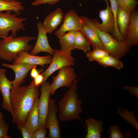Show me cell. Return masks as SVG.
<instances>
[{
  "instance_id": "18",
  "label": "cell",
  "mask_w": 138,
  "mask_h": 138,
  "mask_svg": "<svg viewBox=\"0 0 138 138\" xmlns=\"http://www.w3.org/2000/svg\"><path fill=\"white\" fill-rule=\"evenodd\" d=\"M132 12L118 6L116 16L117 26L119 32L124 40Z\"/></svg>"
},
{
  "instance_id": "6",
  "label": "cell",
  "mask_w": 138,
  "mask_h": 138,
  "mask_svg": "<svg viewBox=\"0 0 138 138\" xmlns=\"http://www.w3.org/2000/svg\"><path fill=\"white\" fill-rule=\"evenodd\" d=\"M53 55L50 65L41 73L44 77L43 83L46 82L48 77L56 71L64 67L72 66L75 64V60L72 55V52L55 49Z\"/></svg>"
},
{
  "instance_id": "23",
  "label": "cell",
  "mask_w": 138,
  "mask_h": 138,
  "mask_svg": "<svg viewBox=\"0 0 138 138\" xmlns=\"http://www.w3.org/2000/svg\"><path fill=\"white\" fill-rule=\"evenodd\" d=\"M24 9L23 6L19 1L0 0V12L4 11H13L17 15H19L21 14V11Z\"/></svg>"
},
{
  "instance_id": "12",
  "label": "cell",
  "mask_w": 138,
  "mask_h": 138,
  "mask_svg": "<svg viewBox=\"0 0 138 138\" xmlns=\"http://www.w3.org/2000/svg\"><path fill=\"white\" fill-rule=\"evenodd\" d=\"M38 29V35L36 43L32 49L30 54L36 55L41 52L48 53L51 55H53L54 49L50 45L48 39L47 34L41 22L39 21L36 24Z\"/></svg>"
},
{
  "instance_id": "4",
  "label": "cell",
  "mask_w": 138,
  "mask_h": 138,
  "mask_svg": "<svg viewBox=\"0 0 138 138\" xmlns=\"http://www.w3.org/2000/svg\"><path fill=\"white\" fill-rule=\"evenodd\" d=\"M81 18L86 21L97 33L103 48L109 54L118 59L125 55L130 50L131 46L126 41H120L111 34L98 29L91 19L86 16H81Z\"/></svg>"
},
{
  "instance_id": "11",
  "label": "cell",
  "mask_w": 138,
  "mask_h": 138,
  "mask_svg": "<svg viewBox=\"0 0 138 138\" xmlns=\"http://www.w3.org/2000/svg\"><path fill=\"white\" fill-rule=\"evenodd\" d=\"M100 1V0H98ZM106 3V8L99 11V16L102 22L100 23L96 19H91L96 26L99 29L108 33L113 34L115 28L114 17L108 0H104Z\"/></svg>"
},
{
  "instance_id": "22",
  "label": "cell",
  "mask_w": 138,
  "mask_h": 138,
  "mask_svg": "<svg viewBox=\"0 0 138 138\" xmlns=\"http://www.w3.org/2000/svg\"><path fill=\"white\" fill-rule=\"evenodd\" d=\"M75 31H70L65 33L59 38L60 49L68 52L74 50Z\"/></svg>"
},
{
  "instance_id": "26",
  "label": "cell",
  "mask_w": 138,
  "mask_h": 138,
  "mask_svg": "<svg viewBox=\"0 0 138 138\" xmlns=\"http://www.w3.org/2000/svg\"><path fill=\"white\" fill-rule=\"evenodd\" d=\"M97 62L105 67H112L121 70L123 67V63L119 59L109 54L103 57Z\"/></svg>"
},
{
  "instance_id": "38",
  "label": "cell",
  "mask_w": 138,
  "mask_h": 138,
  "mask_svg": "<svg viewBox=\"0 0 138 138\" xmlns=\"http://www.w3.org/2000/svg\"><path fill=\"white\" fill-rule=\"evenodd\" d=\"M4 0L6 1H10L11 0Z\"/></svg>"
},
{
  "instance_id": "10",
  "label": "cell",
  "mask_w": 138,
  "mask_h": 138,
  "mask_svg": "<svg viewBox=\"0 0 138 138\" xmlns=\"http://www.w3.org/2000/svg\"><path fill=\"white\" fill-rule=\"evenodd\" d=\"M50 85L49 83L47 81L41 85V93L40 98H39L38 102L39 115L38 128L47 129L45 122L48 111L50 95Z\"/></svg>"
},
{
  "instance_id": "32",
  "label": "cell",
  "mask_w": 138,
  "mask_h": 138,
  "mask_svg": "<svg viewBox=\"0 0 138 138\" xmlns=\"http://www.w3.org/2000/svg\"><path fill=\"white\" fill-rule=\"evenodd\" d=\"M17 124L18 129L21 132L23 138H33V133L24 125Z\"/></svg>"
},
{
  "instance_id": "2",
  "label": "cell",
  "mask_w": 138,
  "mask_h": 138,
  "mask_svg": "<svg viewBox=\"0 0 138 138\" xmlns=\"http://www.w3.org/2000/svg\"><path fill=\"white\" fill-rule=\"evenodd\" d=\"M78 80L76 79L74 80L58 103L59 118L62 122L75 120L81 121L79 115L83 110L82 99H78L79 95L76 92Z\"/></svg>"
},
{
  "instance_id": "14",
  "label": "cell",
  "mask_w": 138,
  "mask_h": 138,
  "mask_svg": "<svg viewBox=\"0 0 138 138\" xmlns=\"http://www.w3.org/2000/svg\"><path fill=\"white\" fill-rule=\"evenodd\" d=\"M51 58L50 55L39 56L31 54L27 51H22L19 54L13 64L26 63L33 65H39L43 67L45 65L50 64Z\"/></svg>"
},
{
  "instance_id": "24",
  "label": "cell",
  "mask_w": 138,
  "mask_h": 138,
  "mask_svg": "<svg viewBox=\"0 0 138 138\" xmlns=\"http://www.w3.org/2000/svg\"><path fill=\"white\" fill-rule=\"evenodd\" d=\"M91 45L89 41L80 31H75V49L82 50L84 53H87L90 50Z\"/></svg>"
},
{
  "instance_id": "7",
  "label": "cell",
  "mask_w": 138,
  "mask_h": 138,
  "mask_svg": "<svg viewBox=\"0 0 138 138\" xmlns=\"http://www.w3.org/2000/svg\"><path fill=\"white\" fill-rule=\"evenodd\" d=\"M76 77L72 66H65L60 69L57 74L52 77L53 81L50 85V95H53L55 91L60 87L70 88Z\"/></svg>"
},
{
  "instance_id": "1",
  "label": "cell",
  "mask_w": 138,
  "mask_h": 138,
  "mask_svg": "<svg viewBox=\"0 0 138 138\" xmlns=\"http://www.w3.org/2000/svg\"><path fill=\"white\" fill-rule=\"evenodd\" d=\"M39 95V87L33 79L28 86H12L10 101L13 110L12 122L24 125L27 116Z\"/></svg>"
},
{
  "instance_id": "3",
  "label": "cell",
  "mask_w": 138,
  "mask_h": 138,
  "mask_svg": "<svg viewBox=\"0 0 138 138\" xmlns=\"http://www.w3.org/2000/svg\"><path fill=\"white\" fill-rule=\"evenodd\" d=\"M37 39L36 37L26 36L18 37L10 36L3 39L0 41V59L13 62L20 52L31 50L33 46L29 45V42Z\"/></svg>"
},
{
  "instance_id": "36",
  "label": "cell",
  "mask_w": 138,
  "mask_h": 138,
  "mask_svg": "<svg viewBox=\"0 0 138 138\" xmlns=\"http://www.w3.org/2000/svg\"><path fill=\"white\" fill-rule=\"evenodd\" d=\"M37 66L36 65H34L31 70L30 75L31 77L33 79L35 78L40 74L41 71L43 70L42 69H37L36 68Z\"/></svg>"
},
{
  "instance_id": "29",
  "label": "cell",
  "mask_w": 138,
  "mask_h": 138,
  "mask_svg": "<svg viewBox=\"0 0 138 138\" xmlns=\"http://www.w3.org/2000/svg\"><path fill=\"white\" fill-rule=\"evenodd\" d=\"M118 6L125 8L131 12L135 9L138 1L136 0H116Z\"/></svg>"
},
{
  "instance_id": "21",
  "label": "cell",
  "mask_w": 138,
  "mask_h": 138,
  "mask_svg": "<svg viewBox=\"0 0 138 138\" xmlns=\"http://www.w3.org/2000/svg\"><path fill=\"white\" fill-rule=\"evenodd\" d=\"M38 100V98L36 100L32 108L27 116L24 124V125L33 133L39 126Z\"/></svg>"
},
{
  "instance_id": "31",
  "label": "cell",
  "mask_w": 138,
  "mask_h": 138,
  "mask_svg": "<svg viewBox=\"0 0 138 138\" xmlns=\"http://www.w3.org/2000/svg\"><path fill=\"white\" fill-rule=\"evenodd\" d=\"M110 138H123L124 135L121 132L120 128L117 125L110 126L108 132Z\"/></svg>"
},
{
  "instance_id": "15",
  "label": "cell",
  "mask_w": 138,
  "mask_h": 138,
  "mask_svg": "<svg viewBox=\"0 0 138 138\" xmlns=\"http://www.w3.org/2000/svg\"><path fill=\"white\" fill-rule=\"evenodd\" d=\"M2 65L4 67L11 69L14 72L15 78L12 81L13 87L20 86L25 82L28 73L34 66L26 63L11 64L3 63Z\"/></svg>"
},
{
  "instance_id": "30",
  "label": "cell",
  "mask_w": 138,
  "mask_h": 138,
  "mask_svg": "<svg viewBox=\"0 0 138 138\" xmlns=\"http://www.w3.org/2000/svg\"><path fill=\"white\" fill-rule=\"evenodd\" d=\"M9 127L4 120L2 113L0 111V138H11L7 134Z\"/></svg>"
},
{
  "instance_id": "33",
  "label": "cell",
  "mask_w": 138,
  "mask_h": 138,
  "mask_svg": "<svg viewBox=\"0 0 138 138\" xmlns=\"http://www.w3.org/2000/svg\"><path fill=\"white\" fill-rule=\"evenodd\" d=\"M47 132L46 129L38 128L33 133V138H45Z\"/></svg>"
},
{
  "instance_id": "17",
  "label": "cell",
  "mask_w": 138,
  "mask_h": 138,
  "mask_svg": "<svg viewBox=\"0 0 138 138\" xmlns=\"http://www.w3.org/2000/svg\"><path fill=\"white\" fill-rule=\"evenodd\" d=\"M124 40L131 46L138 44V12L136 9L131 12Z\"/></svg>"
},
{
  "instance_id": "34",
  "label": "cell",
  "mask_w": 138,
  "mask_h": 138,
  "mask_svg": "<svg viewBox=\"0 0 138 138\" xmlns=\"http://www.w3.org/2000/svg\"><path fill=\"white\" fill-rule=\"evenodd\" d=\"M60 0H36L31 3L32 5L36 6L43 4L47 3L53 5L57 3Z\"/></svg>"
},
{
  "instance_id": "8",
  "label": "cell",
  "mask_w": 138,
  "mask_h": 138,
  "mask_svg": "<svg viewBox=\"0 0 138 138\" xmlns=\"http://www.w3.org/2000/svg\"><path fill=\"white\" fill-rule=\"evenodd\" d=\"M54 99L50 98L48 109L45 120L46 129L49 131L48 137L61 138V130L59 121L57 117V106Z\"/></svg>"
},
{
  "instance_id": "35",
  "label": "cell",
  "mask_w": 138,
  "mask_h": 138,
  "mask_svg": "<svg viewBox=\"0 0 138 138\" xmlns=\"http://www.w3.org/2000/svg\"><path fill=\"white\" fill-rule=\"evenodd\" d=\"M123 88L126 90L129 94L132 96L135 97L138 99V87L128 85L124 86Z\"/></svg>"
},
{
  "instance_id": "5",
  "label": "cell",
  "mask_w": 138,
  "mask_h": 138,
  "mask_svg": "<svg viewBox=\"0 0 138 138\" xmlns=\"http://www.w3.org/2000/svg\"><path fill=\"white\" fill-rule=\"evenodd\" d=\"M11 12L7 11L3 13L0 12V38L3 39L8 38L10 31L12 33L11 36L16 37L17 32L25 30L23 22L26 18L18 17L17 14H12Z\"/></svg>"
},
{
  "instance_id": "27",
  "label": "cell",
  "mask_w": 138,
  "mask_h": 138,
  "mask_svg": "<svg viewBox=\"0 0 138 138\" xmlns=\"http://www.w3.org/2000/svg\"><path fill=\"white\" fill-rule=\"evenodd\" d=\"M87 53L86 56L91 61H96L109 55L108 52L105 49L101 48L93 49Z\"/></svg>"
},
{
  "instance_id": "16",
  "label": "cell",
  "mask_w": 138,
  "mask_h": 138,
  "mask_svg": "<svg viewBox=\"0 0 138 138\" xmlns=\"http://www.w3.org/2000/svg\"><path fill=\"white\" fill-rule=\"evenodd\" d=\"M64 14L62 9L58 8L49 14L43 23L47 33H51L61 24Z\"/></svg>"
},
{
  "instance_id": "9",
  "label": "cell",
  "mask_w": 138,
  "mask_h": 138,
  "mask_svg": "<svg viewBox=\"0 0 138 138\" xmlns=\"http://www.w3.org/2000/svg\"><path fill=\"white\" fill-rule=\"evenodd\" d=\"M63 21L61 27L54 33L58 38L67 32L80 31L83 23L80 17L73 9H70L64 15Z\"/></svg>"
},
{
  "instance_id": "13",
  "label": "cell",
  "mask_w": 138,
  "mask_h": 138,
  "mask_svg": "<svg viewBox=\"0 0 138 138\" xmlns=\"http://www.w3.org/2000/svg\"><path fill=\"white\" fill-rule=\"evenodd\" d=\"M6 72L5 68H0V91L3 97L2 106L12 115L13 110L10 103V96L13 82L7 78Z\"/></svg>"
},
{
  "instance_id": "20",
  "label": "cell",
  "mask_w": 138,
  "mask_h": 138,
  "mask_svg": "<svg viewBox=\"0 0 138 138\" xmlns=\"http://www.w3.org/2000/svg\"><path fill=\"white\" fill-rule=\"evenodd\" d=\"M85 123L87 128L86 138H100L103 131L104 123L91 118L86 119Z\"/></svg>"
},
{
  "instance_id": "28",
  "label": "cell",
  "mask_w": 138,
  "mask_h": 138,
  "mask_svg": "<svg viewBox=\"0 0 138 138\" xmlns=\"http://www.w3.org/2000/svg\"><path fill=\"white\" fill-rule=\"evenodd\" d=\"M110 3V7L114 19L115 26L113 36L117 39L120 41L124 40L121 36L118 29L116 22V16L118 6L116 0H109Z\"/></svg>"
},
{
  "instance_id": "37",
  "label": "cell",
  "mask_w": 138,
  "mask_h": 138,
  "mask_svg": "<svg viewBox=\"0 0 138 138\" xmlns=\"http://www.w3.org/2000/svg\"><path fill=\"white\" fill-rule=\"evenodd\" d=\"M33 79L34 85L36 86L39 87L43 83L44 77L43 76L41 73Z\"/></svg>"
},
{
  "instance_id": "25",
  "label": "cell",
  "mask_w": 138,
  "mask_h": 138,
  "mask_svg": "<svg viewBox=\"0 0 138 138\" xmlns=\"http://www.w3.org/2000/svg\"><path fill=\"white\" fill-rule=\"evenodd\" d=\"M123 111L117 106V113L123 119L127 121L131 125L133 128L137 130H138V120L135 116V112L134 111H129L127 109H124L122 107H120Z\"/></svg>"
},
{
  "instance_id": "19",
  "label": "cell",
  "mask_w": 138,
  "mask_h": 138,
  "mask_svg": "<svg viewBox=\"0 0 138 138\" xmlns=\"http://www.w3.org/2000/svg\"><path fill=\"white\" fill-rule=\"evenodd\" d=\"M82 19L83 23L80 31L89 41L92 46L93 49H103L100 39L95 30L86 21Z\"/></svg>"
}]
</instances>
